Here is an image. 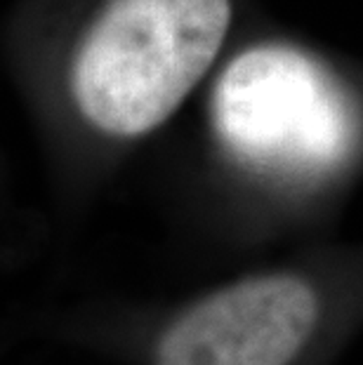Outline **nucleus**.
<instances>
[{
  "label": "nucleus",
  "mask_w": 363,
  "mask_h": 365,
  "mask_svg": "<svg viewBox=\"0 0 363 365\" xmlns=\"http://www.w3.org/2000/svg\"><path fill=\"white\" fill-rule=\"evenodd\" d=\"M255 19V0H14L7 76L41 151L97 180L160 137Z\"/></svg>",
  "instance_id": "f257e3e1"
},
{
  "label": "nucleus",
  "mask_w": 363,
  "mask_h": 365,
  "mask_svg": "<svg viewBox=\"0 0 363 365\" xmlns=\"http://www.w3.org/2000/svg\"><path fill=\"white\" fill-rule=\"evenodd\" d=\"M189 153L222 180L307 196L363 170V61L252 19L200 90Z\"/></svg>",
  "instance_id": "f03ea898"
},
{
  "label": "nucleus",
  "mask_w": 363,
  "mask_h": 365,
  "mask_svg": "<svg viewBox=\"0 0 363 365\" xmlns=\"http://www.w3.org/2000/svg\"><path fill=\"white\" fill-rule=\"evenodd\" d=\"M321 316V285L305 271L238 278L173 318L158 337V365H288Z\"/></svg>",
  "instance_id": "7ed1b4c3"
}]
</instances>
